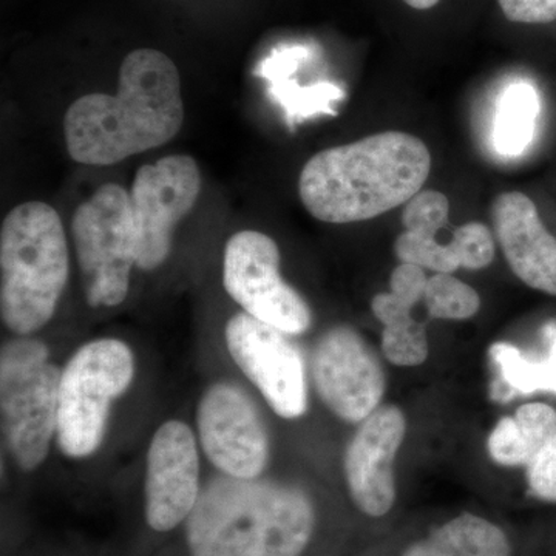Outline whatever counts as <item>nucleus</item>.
<instances>
[{"label": "nucleus", "instance_id": "obj_1", "mask_svg": "<svg viewBox=\"0 0 556 556\" xmlns=\"http://www.w3.org/2000/svg\"><path fill=\"white\" fill-rule=\"evenodd\" d=\"M185 121L177 65L153 49L127 54L116 94L91 93L70 105L64 118L72 160L112 166L172 141Z\"/></svg>", "mask_w": 556, "mask_h": 556}, {"label": "nucleus", "instance_id": "obj_2", "mask_svg": "<svg viewBox=\"0 0 556 556\" xmlns=\"http://www.w3.org/2000/svg\"><path fill=\"white\" fill-rule=\"evenodd\" d=\"M430 169L426 142L404 131H382L314 155L300 174V200L320 222H365L408 203Z\"/></svg>", "mask_w": 556, "mask_h": 556}, {"label": "nucleus", "instance_id": "obj_3", "mask_svg": "<svg viewBox=\"0 0 556 556\" xmlns=\"http://www.w3.org/2000/svg\"><path fill=\"white\" fill-rule=\"evenodd\" d=\"M314 526L313 503L298 486L225 475L201 490L186 540L190 556H299Z\"/></svg>", "mask_w": 556, "mask_h": 556}, {"label": "nucleus", "instance_id": "obj_4", "mask_svg": "<svg viewBox=\"0 0 556 556\" xmlns=\"http://www.w3.org/2000/svg\"><path fill=\"white\" fill-rule=\"evenodd\" d=\"M70 274L67 237L56 208L21 204L0 230V314L16 334L49 324Z\"/></svg>", "mask_w": 556, "mask_h": 556}, {"label": "nucleus", "instance_id": "obj_5", "mask_svg": "<svg viewBox=\"0 0 556 556\" xmlns=\"http://www.w3.org/2000/svg\"><path fill=\"white\" fill-rule=\"evenodd\" d=\"M134 375V354L121 340H94L70 357L58 393L56 441L65 456L80 459L100 448L110 407Z\"/></svg>", "mask_w": 556, "mask_h": 556}, {"label": "nucleus", "instance_id": "obj_6", "mask_svg": "<svg viewBox=\"0 0 556 556\" xmlns=\"http://www.w3.org/2000/svg\"><path fill=\"white\" fill-rule=\"evenodd\" d=\"M40 340H11L0 354L2 430L14 463L35 470L49 455L56 433L61 369L49 362Z\"/></svg>", "mask_w": 556, "mask_h": 556}, {"label": "nucleus", "instance_id": "obj_7", "mask_svg": "<svg viewBox=\"0 0 556 556\" xmlns=\"http://www.w3.org/2000/svg\"><path fill=\"white\" fill-rule=\"evenodd\" d=\"M72 233L89 305H121L137 266L129 192L118 185L101 186L76 208Z\"/></svg>", "mask_w": 556, "mask_h": 556}, {"label": "nucleus", "instance_id": "obj_8", "mask_svg": "<svg viewBox=\"0 0 556 556\" xmlns=\"http://www.w3.org/2000/svg\"><path fill=\"white\" fill-rule=\"evenodd\" d=\"M223 283L233 302L249 316L298 336L311 327L308 303L280 274L276 241L257 230H241L225 249Z\"/></svg>", "mask_w": 556, "mask_h": 556}, {"label": "nucleus", "instance_id": "obj_9", "mask_svg": "<svg viewBox=\"0 0 556 556\" xmlns=\"http://www.w3.org/2000/svg\"><path fill=\"white\" fill-rule=\"evenodd\" d=\"M201 172L188 155H170L139 167L130 190L139 269L160 268L170 255L175 228L195 207Z\"/></svg>", "mask_w": 556, "mask_h": 556}, {"label": "nucleus", "instance_id": "obj_10", "mask_svg": "<svg viewBox=\"0 0 556 556\" xmlns=\"http://www.w3.org/2000/svg\"><path fill=\"white\" fill-rule=\"evenodd\" d=\"M226 343L233 362L278 416L298 419L305 415V364L287 332L240 313L226 325Z\"/></svg>", "mask_w": 556, "mask_h": 556}, {"label": "nucleus", "instance_id": "obj_11", "mask_svg": "<svg viewBox=\"0 0 556 556\" xmlns=\"http://www.w3.org/2000/svg\"><path fill=\"white\" fill-rule=\"evenodd\" d=\"M197 424L201 447L223 473L255 479L265 470L268 434L247 391L226 382L208 387L200 401Z\"/></svg>", "mask_w": 556, "mask_h": 556}, {"label": "nucleus", "instance_id": "obj_12", "mask_svg": "<svg viewBox=\"0 0 556 556\" xmlns=\"http://www.w3.org/2000/svg\"><path fill=\"white\" fill-rule=\"evenodd\" d=\"M313 378L318 396L346 422H364L379 408L386 393V372L368 343L348 327L332 328L313 353Z\"/></svg>", "mask_w": 556, "mask_h": 556}, {"label": "nucleus", "instance_id": "obj_13", "mask_svg": "<svg viewBox=\"0 0 556 556\" xmlns=\"http://www.w3.org/2000/svg\"><path fill=\"white\" fill-rule=\"evenodd\" d=\"M195 437L185 422L163 424L150 442L146 466V519L156 532H169L189 518L200 496Z\"/></svg>", "mask_w": 556, "mask_h": 556}, {"label": "nucleus", "instance_id": "obj_14", "mask_svg": "<svg viewBox=\"0 0 556 556\" xmlns=\"http://www.w3.org/2000/svg\"><path fill=\"white\" fill-rule=\"evenodd\" d=\"M407 420L394 405L379 407L362 422L345 455L348 489L356 506L383 517L396 501L394 459L404 442Z\"/></svg>", "mask_w": 556, "mask_h": 556}, {"label": "nucleus", "instance_id": "obj_15", "mask_svg": "<svg viewBox=\"0 0 556 556\" xmlns=\"http://www.w3.org/2000/svg\"><path fill=\"white\" fill-rule=\"evenodd\" d=\"M493 225L507 263L527 287L556 295V239L541 222L535 203L521 192L493 201Z\"/></svg>", "mask_w": 556, "mask_h": 556}, {"label": "nucleus", "instance_id": "obj_16", "mask_svg": "<svg viewBox=\"0 0 556 556\" xmlns=\"http://www.w3.org/2000/svg\"><path fill=\"white\" fill-rule=\"evenodd\" d=\"M548 353L544 357H529L510 343H495L490 356L500 371L493 382L492 397L507 402L517 394H532L535 391L556 393V325H548L544 331Z\"/></svg>", "mask_w": 556, "mask_h": 556}, {"label": "nucleus", "instance_id": "obj_17", "mask_svg": "<svg viewBox=\"0 0 556 556\" xmlns=\"http://www.w3.org/2000/svg\"><path fill=\"white\" fill-rule=\"evenodd\" d=\"M402 556H511V548L500 527L463 514L412 544Z\"/></svg>", "mask_w": 556, "mask_h": 556}, {"label": "nucleus", "instance_id": "obj_18", "mask_svg": "<svg viewBox=\"0 0 556 556\" xmlns=\"http://www.w3.org/2000/svg\"><path fill=\"white\" fill-rule=\"evenodd\" d=\"M536 91L526 83L511 84L497 105L495 146L504 155H519L529 144L538 116Z\"/></svg>", "mask_w": 556, "mask_h": 556}, {"label": "nucleus", "instance_id": "obj_19", "mask_svg": "<svg viewBox=\"0 0 556 556\" xmlns=\"http://www.w3.org/2000/svg\"><path fill=\"white\" fill-rule=\"evenodd\" d=\"M424 303L431 317L442 320H466L478 313L481 299L473 288L453 274H437L428 278Z\"/></svg>", "mask_w": 556, "mask_h": 556}, {"label": "nucleus", "instance_id": "obj_20", "mask_svg": "<svg viewBox=\"0 0 556 556\" xmlns=\"http://www.w3.org/2000/svg\"><path fill=\"white\" fill-rule=\"evenodd\" d=\"M394 252L401 263H412L437 274H453L460 268L452 243L441 244L434 237L417 236L408 230L397 237Z\"/></svg>", "mask_w": 556, "mask_h": 556}, {"label": "nucleus", "instance_id": "obj_21", "mask_svg": "<svg viewBox=\"0 0 556 556\" xmlns=\"http://www.w3.org/2000/svg\"><path fill=\"white\" fill-rule=\"evenodd\" d=\"M382 351L391 364L397 367H417L428 357L426 325L416 320L388 325L382 332Z\"/></svg>", "mask_w": 556, "mask_h": 556}, {"label": "nucleus", "instance_id": "obj_22", "mask_svg": "<svg viewBox=\"0 0 556 556\" xmlns=\"http://www.w3.org/2000/svg\"><path fill=\"white\" fill-rule=\"evenodd\" d=\"M450 201L438 190H420L402 214L405 230L417 236L434 237L448 225Z\"/></svg>", "mask_w": 556, "mask_h": 556}, {"label": "nucleus", "instance_id": "obj_23", "mask_svg": "<svg viewBox=\"0 0 556 556\" xmlns=\"http://www.w3.org/2000/svg\"><path fill=\"white\" fill-rule=\"evenodd\" d=\"M455 248L460 268L484 269L495 258V240L482 223H467L459 226L450 241Z\"/></svg>", "mask_w": 556, "mask_h": 556}, {"label": "nucleus", "instance_id": "obj_24", "mask_svg": "<svg viewBox=\"0 0 556 556\" xmlns=\"http://www.w3.org/2000/svg\"><path fill=\"white\" fill-rule=\"evenodd\" d=\"M486 447L492 459L501 466H527L533 456L532 448L519 430L515 417H503L496 424L490 433Z\"/></svg>", "mask_w": 556, "mask_h": 556}, {"label": "nucleus", "instance_id": "obj_25", "mask_svg": "<svg viewBox=\"0 0 556 556\" xmlns=\"http://www.w3.org/2000/svg\"><path fill=\"white\" fill-rule=\"evenodd\" d=\"M514 417L519 430L529 442L533 455L556 437V412L551 405L541 404V402L522 405Z\"/></svg>", "mask_w": 556, "mask_h": 556}, {"label": "nucleus", "instance_id": "obj_26", "mask_svg": "<svg viewBox=\"0 0 556 556\" xmlns=\"http://www.w3.org/2000/svg\"><path fill=\"white\" fill-rule=\"evenodd\" d=\"M526 467L532 495L556 503V437L538 450Z\"/></svg>", "mask_w": 556, "mask_h": 556}, {"label": "nucleus", "instance_id": "obj_27", "mask_svg": "<svg viewBox=\"0 0 556 556\" xmlns=\"http://www.w3.org/2000/svg\"><path fill=\"white\" fill-rule=\"evenodd\" d=\"M427 283L426 269L412 265V263H401L391 274L390 292L404 300L409 306H415L417 303L424 302Z\"/></svg>", "mask_w": 556, "mask_h": 556}, {"label": "nucleus", "instance_id": "obj_28", "mask_svg": "<svg viewBox=\"0 0 556 556\" xmlns=\"http://www.w3.org/2000/svg\"><path fill=\"white\" fill-rule=\"evenodd\" d=\"M504 16L518 24H551L556 20V0H497Z\"/></svg>", "mask_w": 556, "mask_h": 556}, {"label": "nucleus", "instance_id": "obj_29", "mask_svg": "<svg viewBox=\"0 0 556 556\" xmlns=\"http://www.w3.org/2000/svg\"><path fill=\"white\" fill-rule=\"evenodd\" d=\"M371 308L376 318L382 321L383 327L412 318L413 306L399 299L393 292H382V294L376 295L372 299Z\"/></svg>", "mask_w": 556, "mask_h": 556}, {"label": "nucleus", "instance_id": "obj_30", "mask_svg": "<svg viewBox=\"0 0 556 556\" xmlns=\"http://www.w3.org/2000/svg\"><path fill=\"white\" fill-rule=\"evenodd\" d=\"M408 7L416 10H430L438 5L441 0H404Z\"/></svg>", "mask_w": 556, "mask_h": 556}]
</instances>
